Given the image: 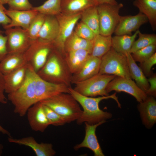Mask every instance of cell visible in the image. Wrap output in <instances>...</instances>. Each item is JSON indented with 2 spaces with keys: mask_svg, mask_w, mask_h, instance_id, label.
I'll return each mask as SVG.
<instances>
[{
  "mask_svg": "<svg viewBox=\"0 0 156 156\" xmlns=\"http://www.w3.org/2000/svg\"><path fill=\"white\" fill-rule=\"evenodd\" d=\"M70 93L73 96L83 108L82 113L77 120L78 124L86 122L93 125L111 118L112 115L110 113L104 112L99 108V104L103 100L109 99H113L117 103L118 107H121L116 93L111 95L101 96L94 97L82 95L74 90L71 87H68Z\"/></svg>",
  "mask_w": 156,
  "mask_h": 156,
  "instance_id": "1",
  "label": "cell"
},
{
  "mask_svg": "<svg viewBox=\"0 0 156 156\" xmlns=\"http://www.w3.org/2000/svg\"><path fill=\"white\" fill-rule=\"evenodd\" d=\"M37 73L40 77L48 82L71 87L72 74L64 56L54 47L44 65Z\"/></svg>",
  "mask_w": 156,
  "mask_h": 156,
  "instance_id": "2",
  "label": "cell"
},
{
  "mask_svg": "<svg viewBox=\"0 0 156 156\" xmlns=\"http://www.w3.org/2000/svg\"><path fill=\"white\" fill-rule=\"evenodd\" d=\"M37 73L28 63L25 80L15 91L8 94V99L14 106V112L20 117L26 114L29 109L36 103L35 81Z\"/></svg>",
  "mask_w": 156,
  "mask_h": 156,
  "instance_id": "3",
  "label": "cell"
},
{
  "mask_svg": "<svg viewBox=\"0 0 156 156\" xmlns=\"http://www.w3.org/2000/svg\"><path fill=\"white\" fill-rule=\"evenodd\" d=\"M60 116L66 123L77 120L82 110L70 93H61L40 101Z\"/></svg>",
  "mask_w": 156,
  "mask_h": 156,
  "instance_id": "4",
  "label": "cell"
},
{
  "mask_svg": "<svg viewBox=\"0 0 156 156\" xmlns=\"http://www.w3.org/2000/svg\"><path fill=\"white\" fill-rule=\"evenodd\" d=\"M98 73L131 78L126 55L117 52L112 47L101 58Z\"/></svg>",
  "mask_w": 156,
  "mask_h": 156,
  "instance_id": "5",
  "label": "cell"
},
{
  "mask_svg": "<svg viewBox=\"0 0 156 156\" xmlns=\"http://www.w3.org/2000/svg\"><path fill=\"white\" fill-rule=\"evenodd\" d=\"M123 6L121 3L112 4L103 3L96 6L99 15V34L112 36L119 22L120 9Z\"/></svg>",
  "mask_w": 156,
  "mask_h": 156,
  "instance_id": "6",
  "label": "cell"
},
{
  "mask_svg": "<svg viewBox=\"0 0 156 156\" xmlns=\"http://www.w3.org/2000/svg\"><path fill=\"white\" fill-rule=\"evenodd\" d=\"M116 76L98 73L89 79L75 84L73 89L78 93L87 96H108L109 94L106 90L107 86Z\"/></svg>",
  "mask_w": 156,
  "mask_h": 156,
  "instance_id": "7",
  "label": "cell"
},
{
  "mask_svg": "<svg viewBox=\"0 0 156 156\" xmlns=\"http://www.w3.org/2000/svg\"><path fill=\"white\" fill-rule=\"evenodd\" d=\"M54 48L53 42L37 39L32 41L24 54L27 62L37 73L46 63L49 54Z\"/></svg>",
  "mask_w": 156,
  "mask_h": 156,
  "instance_id": "8",
  "label": "cell"
},
{
  "mask_svg": "<svg viewBox=\"0 0 156 156\" xmlns=\"http://www.w3.org/2000/svg\"><path fill=\"white\" fill-rule=\"evenodd\" d=\"M81 13L66 14L61 12L55 16L59 23V29L53 44L54 47L64 56L65 42L73 31L76 24L81 18Z\"/></svg>",
  "mask_w": 156,
  "mask_h": 156,
  "instance_id": "9",
  "label": "cell"
},
{
  "mask_svg": "<svg viewBox=\"0 0 156 156\" xmlns=\"http://www.w3.org/2000/svg\"><path fill=\"white\" fill-rule=\"evenodd\" d=\"M5 32L8 53H24L31 43L27 30L21 27L8 29Z\"/></svg>",
  "mask_w": 156,
  "mask_h": 156,
  "instance_id": "10",
  "label": "cell"
},
{
  "mask_svg": "<svg viewBox=\"0 0 156 156\" xmlns=\"http://www.w3.org/2000/svg\"><path fill=\"white\" fill-rule=\"evenodd\" d=\"M106 90L108 93L112 91L126 92L135 97L139 103L144 101L148 96L132 79L119 76H116L109 83Z\"/></svg>",
  "mask_w": 156,
  "mask_h": 156,
  "instance_id": "11",
  "label": "cell"
},
{
  "mask_svg": "<svg viewBox=\"0 0 156 156\" xmlns=\"http://www.w3.org/2000/svg\"><path fill=\"white\" fill-rule=\"evenodd\" d=\"M68 87L63 84H56L47 81L37 74L35 81L36 103L62 93H70Z\"/></svg>",
  "mask_w": 156,
  "mask_h": 156,
  "instance_id": "12",
  "label": "cell"
},
{
  "mask_svg": "<svg viewBox=\"0 0 156 156\" xmlns=\"http://www.w3.org/2000/svg\"><path fill=\"white\" fill-rule=\"evenodd\" d=\"M148 22L146 17L140 12L135 15L120 16L114 33L116 35H131L133 32L139 30L140 26Z\"/></svg>",
  "mask_w": 156,
  "mask_h": 156,
  "instance_id": "13",
  "label": "cell"
},
{
  "mask_svg": "<svg viewBox=\"0 0 156 156\" xmlns=\"http://www.w3.org/2000/svg\"><path fill=\"white\" fill-rule=\"evenodd\" d=\"M27 113L29 123L33 131L43 132L50 125L43 105L40 102L34 104L29 109Z\"/></svg>",
  "mask_w": 156,
  "mask_h": 156,
  "instance_id": "14",
  "label": "cell"
},
{
  "mask_svg": "<svg viewBox=\"0 0 156 156\" xmlns=\"http://www.w3.org/2000/svg\"><path fill=\"white\" fill-rule=\"evenodd\" d=\"M106 122V120H103L93 125L85 122V135L84 138L81 143L74 146L75 150H77L82 148H86L92 151L95 156H104L96 135V130L98 126Z\"/></svg>",
  "mask_w": 156,
  "mask_h": 156,
  "instance_id": "15",
  "label": "cell"
},
{
  "mask_svg": "<svg viewBox=\"0 0 156 156\" xmlns=\"http://www.w3.org/2000/svg\"><path fill=\"white\" fill-rule=\"evenodd\" d=\"M38 13L32 9L29 10L6 9L5 13L11 19V22L3 27L6 29L19 27L27 30L31 22Z\"/></svg>",
  "mask_w": 156,
  "mask_h": 156,
  "instance_id": "16",
  "label": "cell"
},
{
  "mask_svg": "<svg viewBox=\"0 0 156 156\" xmlns=\"http://www.w3.org/2000/svg\"><path fill=\"white\" fill-rule=\"evenodd\" d=\"M8 140L10 143L29 147L32 148L37 156H53L56 153L52 144L39 143L31 136L19 139L9 137Z\"/></svg>",
  "mask_w": 156,
  "mask_h": 156,
  "instance_id": "17",
  "label": "cell"
},
{
  "mask_svg": "<svg viewBox=\"0 0 156 156\" xmlns=\"http://www.w3.org/2000/svg\"><path fill=\"white\" fill-rule=\"evenodd\" d=\"M142 122L148 129L151 128L156 122V100L155 97L148 96L137 106Z\"/></svg>",
  "mask_w": 156,
  "mask_h": 156,
  "instance_id": "18",
  "label": "cell"
},
{
  "mask_svg": "<svg viewBox=\"0 0 156 156\" xmlns=\"http://www.w3.org/2000/svg\"><path fill=\"white\" fill-rule=\"evenodd\" d=\"M101 59L90 55L81 70L72 75V83L78 82L89 79L98 74L99 72Z\"/></svg>",
  "mask_w": 156,
  "mask_h": 156,
  "instance_id": "19",
  "label": "cell"
},
{
  "mask_svg": "<svg viewBox=\"0 0 156 156\" xmlns=\"http://www.w3.org/2000/svg\"><path fill=\"white\" fill-rule=\"evenodd\" d=\"M28 63L25 66L4 75V91L14 92L23 84L26 77Z\"/></svg>",
  "mask_w": 156,
  "mask_h": 156,
  "instance_id": "20",
  "label": "cell"
},
{
  "mask_svg": "<svg viewBox=\"0 0 156 156\" xmlns=\"http://www.w3.org/2000/svg\"><path fill=\"white\" fill-rule=\"evenodd\" d=\"M90 55L89 52L83 49L72 51L66 53L65 58L72 75L81 70Z\"/></svg>",
  "mask_w": 156,
  "mask_h": 156,
  "instance_id": "21",
  "label": "cell"
},
{
  "mask_svg": "<svg viewBox=\"0 0 156 156\" xmlns=\"http://www.w3.org/2000/svg\"><path fill=\"white\" fill-rule=\"evenodd\" d=\"M59 29V23L55 16L46 15L38 39L44 42H53L58 35Z\"/></svg>",
  "mask_w": 156,
  "mask_h": 156,
  "instance_id": "22",
  "label": "cell"
},
{
  "mask_svg": "<svg viewBox=\"0 0 156 156\" xmlns=\"http://www.w3.org/2000/svg\"><path fill=\"white\" fill-rule=\"evenodd\" d=\"M28 63L24 53H8L0 62V71L6 75Z\"/></svg>",
  "mask_w": 156,
  "mask_h": 156,
  "instance_id": "23",
  "label": "cell"
},
{
  "mask_svg": "<svg viewBox=\"0 0 156 156\" xmlns=\"http://www.w3.org/2000/svg\"><path fill=\"white\" fill-rule=\"evenodd\" d=\"M125 55L131 78L134 80L138 87L146 92L149 87L148 79L133 59L131 54L128 53Z\"/></svg>",
  "mask_w": 156,
  "mask_h": 156,
  "instance_id": "24",
  "label": "cell"
},
{
  "mask_svg": "<svg viewBox=\"0 0 156 156\" xmlns=\"http://www.w3.org/2000/svg\"><path fill=\"white\" fill-rule=\"evenodd\" d=\"M133 5L147 18L152 30L156 29V0H135Z\"/></svg>",
  "mask_w": 156,
  "mask_h": 156,
  "instance_id": "25",
  "label": "cell"
},
{
  "mask_svg": "<svg viewBox=\"0 0 156 156\" xmlns=\"http://www.w3.org/2000/svg\"><path fill=\"white\" fill-rule=\"evenodd\" d=\"M140 31H136L131 35H115L112 37V47L117 52L125 55L130 53L133 42Z\"/></svg>",
  "mask_w": 156,
  "mask_h": 156,
  "instance_id": "26",
  "label": "cell"
},
{
  "mask_svg": "<svg viewBox=\"0 0 156 156\" xmlns=\"http://www.w3.org/2000/svg\"><path fill=\"white\" fill-rule=\"evenodd\" d=\"M94 6H96L94 0H61V12L66 14L77 13Z\"/></svg>",
  "mask_w": 156,
  "mask_h": 156,
  "instance_id": "27",
  "label": "cell"
},
{
  "mask_svg": "<svg viewBox=\"0 0 156 156\" xmlns=\"http://www.w3.org/2000/svg\"><path fill=\"white\" fill-rule=\"evenodd\" d=\"M93 40L83 39L73 32L67 38L64 44V49L66 53L79 49L87 51L91 54L93 46Z\"/></svg>",
  "mask_w": 156,
  "mask_h": 156,
  "instance_id": "28",
  "label": "cell"
},
{
  "mask_svg": "<svg viewBox=\"0 0 156 156\" xmlns=\"http://www.w3.org/2000/svg\"><path fill=\"white\" fill-rule=\"evenodd\" d=\"M112 36L96 35L93 40L91 55L101 59L112 47Z\"/></svg>",
  "mask_w": 156,
  "mask_h": 156,
  "instance_id": "29",
  "label": "cell"
},
{
  "mask_svg": "<svg viewBox=\"0 0 156 156\" xmlns=\"http://www.w3.org/2000/svg\"><path fill=\"white\" fill-rule=\"evenodd\" d=\"M81 21L96 35L99 34V17L96 6L89 7L81 12Z\"/></svg>",
  "mask_w": 156,
  "mask_h": 156,
  "instance_id": "30",
  "label": "cell"
},
{
  "mask_svg": "<svg viewBox=\"0 0 156 156\" xmlns=\"http://www.w3.org/2000/svg\"><path fill=\"white\" fill-rule=\"evenodd\" d=\"M61 0H47L42 5L33 7L32 10L46 15L56 16L61 12Z\"/></svg>",
  "mask_w": 156,
  "mask_h": 156,
  "instance_id": "31",
  "label": "cell"
},
{
  "mask_svg": "<svg viewBox=\"0 0 156 156\" xmlns=\"http://www.w3.org/2000/svg\"><path fill=\"white\" fill-rule=\"evenodd\" d=\"M137 40H135L130 53L131 54L141 49L152 44H156V35L155 34H143L140 31Z\"/></svg>",
  "mask_w": 156,
  "mask_h": 156,
  "instance_id": "32",
  "label": "cell"
},
{
  "mask_svg": "<svg viewBox=\"0 0 156 156\" xmlns=\"http://www.w3.org/2000/svg\"><path fill=\"white\" fill-rule=\"evenodd\" d=\"M46 15L38 13L31 22L27 31L31 41L38 39L40 31L44 22Z\"/></svg>",
  "mask_w": 156,
  "mask_h": 156,
  "instance_id": "33",
  "label": "cell"
},
{
  "mask_svg": "<svg viewBox=\"0 0 156 156\" xmlns=\"http://www.w3.org/2000/svg\"><path fill=\"white\" fill-rule=\"evenodd\" d=\"M156 44L150 45L139 49L131 54L135 62L142 63L156 52Z\"/></svg>",
  "mask_w": 156,
  "mask_h": 156,
  "instance_id": "34",
  "label": "cell"
},
{
  "mask_svg": "<svg viewBox=\"0 0 156 156\" xmlns=\"http://www.w3.org/2000/svg\"><path fill=\"white\" fill-rule=\"evenodd\" d=\"M74 31L79 36L89 40H93L96 35L88 27L81 21L77 24Z\"/></svg>",
  "mask_w": 156,
  "mask_h": 156,
  "instance_id": "35",
  "label": "cell"
},
{
  "mask_svg": "<svg viewBox=\"0 0 156 156\" xmlns=\"http://www.w3.org/2000/svg\"><path fill=\"white\" fill-rule=\"evenodd\" d=\"M43 107L50 125L59 126L64 125L66 123L64 120L53 110L44 105Z\"/></svg>",
  "mask_w": 156,
  "mask_h": 156,
  "instance_id": "36",
  "label": "cell"
},
{
  "mask_svg": "<svg viewBox=\"0 0 156 156\" xmlns=\"http://www.w3.org/2000/svg\"><path fill=\"white\" fill-rule=\"evenodd\" d=\"M9 9L17 10H29L33 7L29 0H11L8 3Z\"/></svg>",
  "mask_w": 156,
  "mask_h": 156,
  "instance_id": "37",
  "label": "cell"
},
{
  "mask_svg": "<svg viewBox=\"0 0 156 156\" xmlns=\"http://www.w3.org/2000/svg\"><path fill=\"white\" fill-rule=\"evenodd\" d=\"M156 64V53L148 59L140 63V67L146 77H149L153 73L151 70L153 66Z\"/></svg>",
  "mask_w": 156,
  "mask_h": 156,
  "instance_id": "38",
  "label": "cell"
},
{
  "mask_svg": "<svg viewBox=\"0 0 156 156\" xmlns=\"http://www.w3.org/2000/svg\"><path fill=\"white\" fill-rule=\"evenodd\" d=\"M3 31H0V62L8 54L7 49V38L6 36H3Z\"/></svg>",
  "mask_w": 156,
  "mask_h": 156,
  "instance_id": "39",
  "label": "cell"
},
{
  "mask_svg": "<svg viewBox=\"0 0 156 156\" xmlns=\"http://www.w3.org/2000/svg\"><path fill=\"white\" fill-rule=\"evenodd\" d=\"M149 87L146 92L148 96L155 97L156 96V74H152L148 79Z\"/></svg>",
  "mask_w": 156,
  "mask_h": 156,
  "instance_id": "40",
  "label": "cell"
},
{
  "mask_svg": "<svg viewBox=\"0 0 156 156\" xmlns=\"http://www.w3.org/2000/svg\"><path fill=\"white\" fill-rule=\"evenodd\" d=\"M6 10L3 4L0 2V25L3 27L8 24L11 22V19L5 13Z\"/></svg>",
  "mask_w": 156,
  "mask_h": 156,
  "instance_id": "41",
  "label": "cell"
},
{
  "mask_svg": "<svg viewBox=\"0 0 156 156\" xmlns=\"http://www.w3.org/2000/svg\"><path fill=\"white\" fill-rule=\"evenodd\" d=\"M4 75L0 71V103L3 104H6L7 99L4 94Z\"/></svg>",
  "mask_w": 156,
  "mask_h": 156,
  "instance_id": "42",
  "label": "cell"
},
{
  "mask_svg": "<svg viewBox=\"0 0 156 156\" xmlns=\"http://www.w3.org/2000/svg\"><path fill=\"white\" fill-rule=\"evenodd\" d=\"M96 6L103 3H108L112 4H116L118 3L115 0H94Z\"/></svg>",
  "mask_w": 156,
  "mask_h": 156,
  "instance_id": "43",
  "label": "cell"
},
{
  "mask_svg": "<svg viewBox=\"0 0 156 156\" xmlns=\"http://www.w3.org/2000/svg\"><path fill=\"white\" fill-rule=\"evenodd\" d=\"M0 132L3 134L7 135L9 137H11L10 133L7 130L3 128L0 125Z\"/></svg>",
  "mask_w": 156,
  "mask_h": 156,
  "instance_id": "44",
  "label": "cell"
},
{
  "mask_svg": "<svg viewBox=\"0 0 156 156\" xmlns=\"http://www.w3.org/2000/svg\"><path fill=\"white\" fill-rule=\"evenodd\" d=\"M11 0H0V2L3 4H8V3Z\"/></svg>",
  "mask_w": 156,
  "mask_h": 156,
  "instance_id": "45",
  "label": "cell"
},
{
  "mask_svg": "<svg viewBox=\"0 0 156 156\" xmlns=\"http://www.w3.org/2000/svg\"><path fill=\"white\" fill-rule=\"evenodd\" d=\"M3 148V145L2 144H0V156L1 155L2 153Z\"/></svg>",
  "mask_w": 156,
  "mask_h": 156,
  "instance_id": "46",
  "label": "cell"
},
{
  "mask_svg": "<svg viewBox=\"0 0 156 156\" xmlns=\"http://www.w3.org/2000/svg\"><path fill=\"white\" fill-rule=\"evenodd\" d=\"M0 31H1V30H0Z\"/></svg>",
  "mask_w": 156,
  "mask_h": 156,
  "instance_id": "47",
  "label": "cell"
}]
</instances>
